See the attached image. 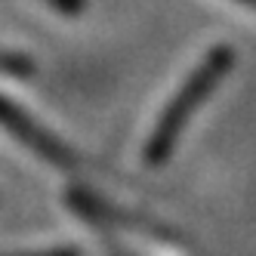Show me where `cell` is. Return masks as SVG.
Listing matches in <instances>:
<instances>
[{
  "instance_id": "obj_1",
  "label": "cell",
  "mask_w": 256,
  "mask_h": 256,
  "mask_svg": "<svg viewBox=\"0 0 256 256\" xmlns=\"http://www.w3.org/2000/svg\"><path fill=\"white\" fill-rule=\"evenodd\" d=\"M228 65H232V50L228 46H216V50H210L204 56V62L188 74V80L176 90L173 102L160 112L148 142H145V160H148V164H164L170 158L173 145H176V139L182 133V126H186L188 118L200 108V102L210 96V90L222 80Z\"/></svg>"
},
{
  "instance_id": "obj_3",
  "label": "cell",
  "mask_w": 256,
  "mask_h": 256,
  "mask_svg": "<svg viewBox=\"0 0 256 256\" xmlns=\"http://www.w3.org/2000/svg\"><path fill=\"white\" fill-rule=\"evenodd\" d=\"M0 74L6 78H31L34 74V62L22 52H12V50H0Z\"/></svg>"
},
{
  "instance_id": "obj_5",
  "label": "cell",
  "mask_w": 256,
  "mask_h": 256,
  "mask_svg": "<svg viewBox=\"0 0 256 256\" xmlns=\"http://www.w3.org/2000/svg\"><path fill=\"white\" fill-rule=\"evenodd\" d=\"M50 4L56 10H62V12H71V16L84 10V0H50Z\"/></svg>"
},
{
  "instance_id": "obj_4",
  "label": "cell",
  "mask_w": 256,
  "mask_h": 256,
  "mask_svg": "<svg viewBox=\"0 0 256 256\" xmlns=\"http://www.w3.org/2000/svg\"><path fill=\"white\" fill-rule=\"evenodd\" d=\"M16 256H80L74 247H56V250H40V253H16Z\"/></svg>"
},
{
  "instance_id": "obj_2",
  "label": "cell",
  "mask_w": 256,
  "mask_h": 256,
  "mask_svg": "<svg viewBox=\"0 0 256 256\" xmlns=\"http://www.w3.org/2000/svg\"><path fill=\"white\" fill-rule=\"evenodd\" d=\"M0 126H4L16 142H22L28 152L44 158L46 164H52V167L68 170V167L78 164V154L71 152L59 136H52L50 130H44V126L25 112V108H19L16 102H10L4 96H0Z\"/></svg>"
},
{
  "instance_id": "obj_6",
  "label": "cell",
  "mask_w": 256,
  "mask_h": 256,
  "mask_svg": "<svg viewBox=\"0 0 256 256\" xmlns=\"http://www.w3.org/2000/svg\"><path fill=\"white\" fill-rule=\"evenodd\" d=\"M241 4H247V6H253V10H256V0H241Z\"/></svg>"
}]
</instances>
